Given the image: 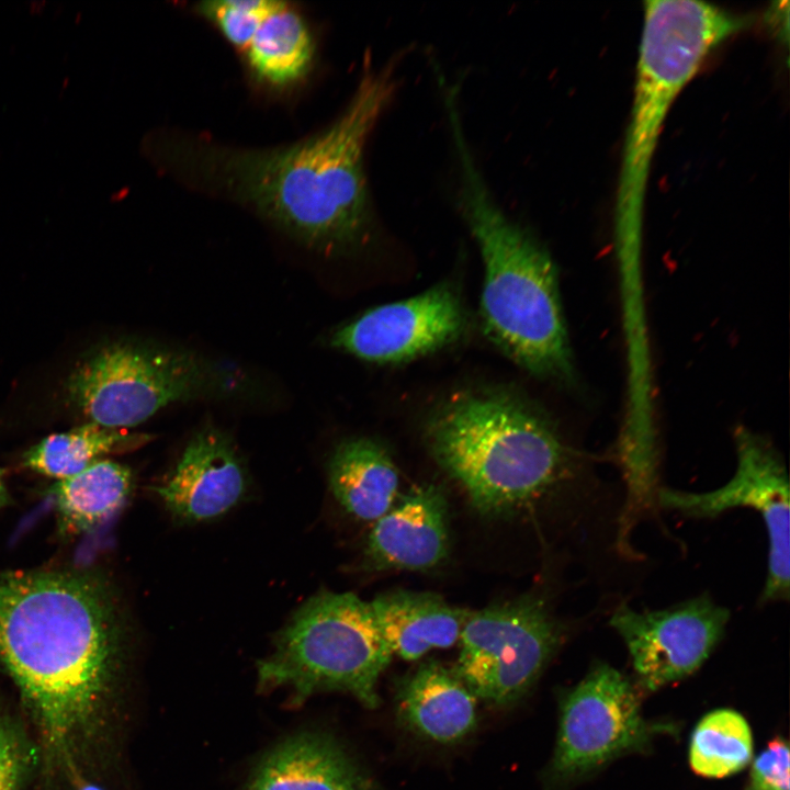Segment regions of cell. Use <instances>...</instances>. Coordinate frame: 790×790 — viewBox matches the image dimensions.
Returning <instances> with one entry per match:
<instances>
[{"instance_id":"obj_1","label":"cell","mask_w":790,"mask_h":790,"mask_svg":"<svg viewBox=\"0 0 790 790\" xmlns=\"http://www.w3.org/2000/svg\"><path fill=\"white\" fill-rule=\"evenodd\" d=\"M122 650L110 588L86 571L0 572V667L19 687L44 746L76 760L104 706Z\"/></svg>"},{"instance_id":"obj_2","label":"cell","mask_w":790,"mask_h":790,"mask_svg":"<svg viewBox=\"0 0 790 790\" xmlns=\"http://www.w3.org/2000/svg\"><path fill=\"white\" fill-rule=\"evenodd\" d=\"M396 88L394 70L368 69L342 114L325 131L273 149L182 147L203 184L244 202L309 248L337 253L359 246L372 210L364 148Z\"/></svg>"},{"instance_id":"obj_3","label":"cell","mask_w":790,"mask_h":790,"mask_svg":"<svg viewBox=\"0 0 790 790\" xmlns=\"http://www.w3.org/2000/svg\"><path fill=\"white\" fill-rule=\"evenodd\" d=\"M460 166L459 203L484 263L481 318L488 339L532 375L569 385L575 366L556 266L527 229L493 199L469 148L460 116L449 113Z\"/></svg>"},{"instance_id":"obj_4","label":"cell","mask_w":790,"mask_h":790,"mask_svg":"<svg viewBox=\"0 0 790 790\" xmlns=\"http://www.w3.org/2000/svg\"><path fill=\"white\" fill-rule=\"evenodd\" d=\"M426 441L472 505L489 516L534 506L579 474V456L546 415L507 393L448 402L430 418Z\"/></svg>"},{"instance_id":"obj_5","label":"cell","mask_w":790,"mask_h":790,"mask_svg":"<svg viewBox=\"0 0 790 790\" xmlns=\"http://www.w3.org/2000/svg\"><path fill=\"white\" fill-rule=\"evenodd\" d=\"M746 24L745 18L708 2H644L632 110L614 206L617 247L623 262L635 261L640 253L651 162L673 101L710 50Z\"/></svg>"},{"instance_id":"obj_6","label":"cell","mask_w":790,"mask_h":790,"mask_svg":"<svg viewBox=\"0 0 790 790\" xmlns=\"http://www.w3.org/2000/svg\"><path fill=\"white\" fill-rule=\"evenodd\" d=\"M392 656L370 602L352 592L321 591L278 633L273 653L258 663V676L261 686L289 687L296 702L336 689L374 708L377 679Z\"/></svg>"},{"instance_id":"obj_7","label":"cell","mask_w":790,"mask_h":790,"mask_svg":"<svg viewBox=\"0 0 790 790\" xmlns=\"http://www.w3.org/2000/svg\"><path fill=\"white\" fill-rule=\"evenodd\" d=\"M229 377L198 354L138 342L106 345L81 361L65 387L91 422L135 427L169 404L218 395Z\"/></svg>"},{"instance_id":"obj_8","label":"cell","mask_w":790,"mask_h":790,"mask_svg":"<svg viewBox=\"0 0 790 790\" xmlns=\"http://www.w3.org/2000/svg\"><path fill=\"white\" fill-rule=\"evenodd\" d=\"M565 634L563 621L537 595L469 612L454 672L476 698L510 703L532 686Z\"/></svg>"},{"instance_id":"obj_9","label":"cell","mask_w":790,"mask_h":790,"mask_svg":"<svg viewBox=\"0 0 790 790\" xmlns=\"http://www.w3.org/2000/svg\"><path fill=\"white\" fill-rule=\"evenodd\" d=\"M736 470L716 489L690 493L661 486L659 509L696 519H712L733 508H752L765 521L768 566L759 603L787 601L790 596L789 479L785 461L763 436L738 428L734 436Z\"/></svg>"},{"instance_id":"obj_10","label":"cell","mask_w":790,"mask_h":790,"mask_svg":"<svg viewBox=\"0 0 790 790\" xmlns=\"http://www.w3.org/2000/svg\"><path fill=\"white\" fill-rule=\"evenodd\" d=\"M657 726L642 715L631 682L599 664L568 693L561 712L553 769L564 778L588 772L646 745Z\"/></svg>"},{"instance_id":"obj_11","label":"cell","mask_w":790,"mask_h":790,"mask_svg":"<svg viewBox=\"0 0 790 790\" xmlns=\"http://www.w3.org/2000/svg\"><path fill=\"white\" fill-rule=\"evenodd\" d=\"M730 610L702 594L665 609L637 611L625 602L609 619L634 672L656 690L696 672L722 640Z\"/></svg>"},{"instance_id":"obj_12","label":"cell","mask_w":790,"mask_h":790,"mask_svg":"<svg viewBox=\"0 0 790 790\" xmlns=\"http://www.w3.org/2000/svg\"><path fill=\"white\" fill-rule=\"evenodd\" d=\"M466 326L462 300L445 282L365 312L335 330L329 343L368 362L399 363L455 342Z\"/></svg>"},{"instance_id":"obj_13","label":"cell","mask_w":790,"mask_h":790,"mask_svg":"<svg viewBox=\"0 0 790 790\" xmlns=\"http://www.w3.org/2000/svg\"><path fill=\"white\" fill-rule=\"evenodd\" d=\"M248 485L232 440L207 428L189 441L174 469L153 489L173 519L194 524L229 512L245 498Z\"/></svg>"},{"instance_id":"obj_14","label":"cell","mask_w":790,"mask_h":790,"mask_svg":"<svg viewBox=\"0 0 790 790\" xmlns=\"http://www.w3.org/2000/svg\"><path fill=\"white\" fill-rule=\"evenodd\" d=\"M364 553L374 569L428 571L441 564L449 553L443 490L426 484L397 498L374 522Z\"/></svg>"},{"instance_id":"obj_15","label":"cell","mask_w":790,"mask_h":790,"mask_svg":"<svg viewBox=\"0 0 790 790\" xmlns=\"http://www.w3.org/2000/svg\"><path fill=\"white\" fill-rule=\"evenodd\" d=\"M369 602L392 655L406 661L453 646L469 613L439 595L424 591L392 590Z\"/></svg>"},{"instance_id":"obj_16","label":"cell","mask_w":790,"mask_h":790,"mask_svg":"<svg viewBox=\"0 0 790 790\" xmlns=\"http://www.w3.org/2000/svg\"><path fill=\"white\" fill-rule=\"evenodd\" d=\"M249 790H369L357 768L334 743L317 734L286 740L258 766Z\"/></svg>"},{"instance_id":"obj_17","label":"cell","mask_w":790,"mask_h":790,"mask_svg":"<svg viewBox=\"0 0 790 790\" xmlns=\"http://www.w3.org/2000/svg\"><path fill=\"white\" fill-rule=\"evenodd\" d=\"M328 479L336 500L358 520L375 522L397 500V467L387 449L370 438L338 444L328 463Z\"/></svg>"},{"instance_id":"obj_18","label":"cell","mask_w":790,"mask_h":790,"mask_svg":"<svg viewBox=\"0 0 790 790\" xmlns=\"http://www.w3.org/2000/svg\"><path fill=\"white\" fill-rule=\"evenodd\" d=\"M476 697L439 663L421 665L399 691L403 719L417 732L441 743L467 735L476 722Z\"/></svg>"},{"instance_id":"obj_19","label":"cell","mask_w":790,"mask_h":790,"mask_svg":"<svg viewBox=\"0 0 790 790\" xmlns=\"http://www.w3.org/2000/svg\"><path fill=\"white\" fill-rule=\"evenodd\" d=\"M242 53L258 80L285 87L309 70L314 43L302 15L286 2L272 1Z\"/></svg>"},{"instance_id":"obj_20","label":"cell","mask_w":790,"mask_h":790,"mask_svg":"<svg viewBox=\"0 0 790 790\" xmlns=\"http://www.w3.org/2000/svg\"><path fill=\"white\" fill-rule=\"evenodd\" d=\"M132 488L131 470L111 460H99L83 471L58 479L49 493L64 533L94 529L126 501Z\"/></svg>"},{"instance_id":"obj_21","label":"cell","mask_w":790,"mask_h":790,"mask_svg":"<svg viewBox=\"0 0 790 790\" xmlns=\"http://www.w3.org/2000/svg\"><path fill=\"white\" fill-rule=\"evenodd\" d=\"M147 440V436L132 435L90 421L44 438L25 452L23 465L58 481L83 471L101 456L132 449Z\"/></svg>"},{"instance_id":"obj_22","label":"cell","mask_w":790,"mask_h":790,"mask_svg":"<svg viewBox=\"0 0 790 790\" xmlns=\"http://www.w3.org/2000/svg\"><path fill=\"white\" fill-rule=\"evenodd\" d=\"M752 756L751 727L738 712L730 709L712 711L695 727L689 763L696 774L723 778L741 771Z\"/></svg>"},{"instance_id":"obj_23","label":"cell","mask_w":790,"mask_h":790,"mask_svg":"<svg viewBox=\"0 0 790 790\" xmlns=\"http://www.w3.org/2000/svg\"><path fill=\"white\" fill-rule=\"evenodd\" d=\"M270 0H219L198 4L201 15L214 23L229 44L244 52L270 9Z\"/></svg>"},{"instance_id":"obj_24","label":"cell","mask_w":790,"mask_h":790,"mask_svg":"<svg viewBox=\"0 0 790 790\" xmlns=\"http://www.w3.org/2000/svg\"><path fill=\"white\" fill-rule=\"evenodd\" d=\"M33 757L32 746L22 731L0 718V790H20Z\"/></svg>"},{"instance_id":"obj_25","label":"cell","mask_w":790,"mask_h":790,"mask_svg":"<svg viewBox=\"0 0 790 790\" xmlns=\"http://www.w3.org/2000/svg\"><path fill=\"white\" fill-rule=\"evenodd\" d=\"M789 746L778 737L755 759L745 790H789Z\"/></svg>"},{"instance_id":"obj_26","label":"cell","mask_w":790,"mask_h":790,"mask_svg":"<svg viewBox=\"0 0 790 790\" xmlns=\"http://www.w3.org/2000/svg\"><path fill=\"white\" fill-rule=\"evenodd\" d=\"M74 790H103L98 785L89 781L81 774L76 761H71L64 767Z\"/></svg>"},{"instance_id":"obj_27","label":"cell","mask_w":790,"mask_h":790,"mask_svg":"<svg viewBox=\"0 0 790 790\" xmlns=\"http://www.w3.org/2000/svg\"><path fill=\"white\" fill-rule=\"evenodd\" d=\"M9 503V495L0 470V508Z\"/></svg>"}]
</instances>
